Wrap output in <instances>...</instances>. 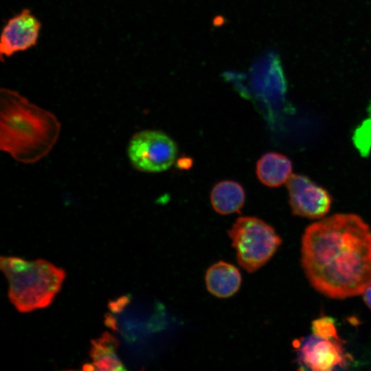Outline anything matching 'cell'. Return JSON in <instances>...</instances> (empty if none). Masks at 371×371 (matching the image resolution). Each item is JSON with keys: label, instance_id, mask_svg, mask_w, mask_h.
Returning a JSON list of instances; mask_svg holds the SVG:
<instances>
[{"label": "cell", "instance_id": "cell-1", "mask_svg": "<svg viewBox=\"0 0 371 371\" xmlns=\"http://www.w3.org/2000/svg\"><path fill=\"white\" fill-rule=\"evenodd\" d=\"M301 254L309 282L325 296L354 297L371 285V229L356 214H336L310 225Z\"/></svg>", "mask_w": 371, "mask_h": 371}, {"label": "cell", "instance_id": "cell-2", "mask_svg": "<svg viewBox=\"0 0 371 371\" xmlns=\"http://www.w3.org/2000/svg\"><path fill=\"white\" fill-rule=\"evenodd\" d=\"M0 115V148L19 162L41 160L58 141L57 117L16 91L1 89Z\"/></svg>", "mask_w": 371, "mask_h": 371}, {"label": "cell", "instance_id": "cell-3", "mask_svg": "<svg viewBox=\"0 0 371 371\" xmlns=\"http://www.w3.org/2000/svg\"><path fill=\"white\" fill-rule=\"evenodd\" d=\"M8 282V297L17 311L27 313L48 306L60 290L65 271L43 260L1 256Z\"/></svg>", "mask_w": 371, "mask_h": 371}, {"label": "cell", "instance_id": "cell-4", "mask_svg": "<svg viewBox=\"0 0 371 371\" xmlns=\"http://www.w3.org/2000/svg\"><path fill=\"white\" fill-rule=\"evenodd\" d=\"M228 235L238 265L249 273L265 265L282 243L271 225L254 216L238 218Z\"/></svg>", "mask_w": 371, "mask_h": 371}, {"label": "cell", "instance_id": "cell-5", "mask_svg": "<svg viewBox=\"0 0 371 371\" xmlns=\"http://www.w3.org/2000/svg\"><path fill=\"white\" fill-rule=\"evenodd\" d=\"M127 154L136 170L159 172L168 170L175 162L177 147L166 133L144 130L135 133L128 145Z\"/></svg>", "mask_w": 371, "mask_h": 371}, {"label": "cell", "instance_id": "cell-6", "mask_svg": "<svg viewBox=\"0 0 371 371\" xmlns=\"http://www.w3.org/2000/svg\"><path fill=\"white\" fill-rule=\"evenodd\" d=\"M301 369L329 371L347 365L348 355L341 339L322 338L312 335L295 345Z\"/></svg>", "mask_w": 371, "mask_h": 371}, {"label": "cell", "instance_id": "cell-7", "mask_svg": "<svg viewBox=\"0 0 371 371\" xmlns=\"http://www.w3.org/2000/svg\"><path fill=\"white\" fill-rule=\"evenodd\" d=\"M286 186L289 204L294 215L319 218L329 211L332 201L330 194L308 177L292 174Z\"/></svg>", "mask_w": 371, "mask_h": 371}, {"label": "cell", "instance_id": "cell-8", "mask_svg": "<svg viewBox=\"0 0 371 371\" xmlns=\"http://www.w3.org/2000/svg\"><path fill=\"white\" fill-rule=\"evenodd\" d=\"M41 29V23L28 8L23 9L10 18L1 34V60L35 46L39 38Z\"/></svg>", "mask_w": 371, "mask_h": 371}, {"label": "cell", "instance_id": "cell-9", "mask_svg": "<svg viewBox=\"0 0 371 371\" xmlns=\"http://www.w3.org/2000/svg\"><path fill=\"white\" fill-rule=\"evenodd\" d=\"M242 276L234 265L218 261L211 265L205 273L207 291L218 298L232 297L239 290Z\"/></svg>", "mask_w": 371, "mask_h": 371}, {"label": "cell", "instance_id": "cell-10", "mask_svg": "<svg viewBox=\"0 0 371 371\" xmlns=\"http://www.w3.org/2000/svg\"><path fill=\"white\" fill-rule=\"evenodd\" d=\"M256 175L262 183L278 187L287 182L292 175L291 161L278 153H267L256 164Z\"/></svg>", "mask_w": 371, "mask_h": 371}, {"label": "cell", "instance_id": "cell-11", "mask_svg": "<svg viewBox=\"0 0 371 371\" xmlns=\"http://www.w3.org/2000/svg\"><path fill=\"white\" fill-rule=\"evenodd\" d=\"M119 342L109 333H104L91 341L89 356L94 370L101 371L125 370L124 365L118 357L116 350Z\"/></svg>", "mask_w": 371, "mask_h": 371}, {"label": "cell", "instance_id": "cell-12", "mask_svg": "<svg viewBox=\"0 0 371 371\" xmlns=\"http://www.w3.org/2000/svg\"><path fill=\"white\" fill-rule=\"evenodd\" d=\"M214 210L221 214L240 213L245 201L244 188L233 181H222L216 183L210 194Z\"/></svg>", "mask_w": 371, "mask_h": 371}, {"label": "cell", "instance_id": "cell-13", "mask_svg": "<svg viewBox=\"0 0 371 371\" xmlns=\"http://www.w3.org/2000/svg\"><path fill=\"white\" fill-rule=\"evenodd\" d=\"M370 107V117L357 128L353 137L355 146L363 155L368 154L371 147V106Z\"/></svg>", "mask_w": 371, "mask_h": 371}, {"label": "cell", "instance_id": "cell-14", "mask_svg": "<svg viewBox=\"0 0 371 371\" xmlns=\"http://www.w3.org/2000/svg\"><path fill=\"white\" fill-rule=\"evenodd\" d=\"M313 334L322 338L341 339L338 336L334 319L330 317H322L312 322Z\"/></svg>", "mask_w": 371, "mask_h": 371}, {"label": "cell", "instance_id": "cell-15", "mask_svg": "<svg viewBox=\"0 0 371 371\" xmlns=\"http://www.w3.org/2000/svg\"><path fill=\"white\" fill-rule=\"evenodd\" d=\"M363 300L366 305L371 309V285H370L363 293Z\"/></svg>", "mask_w": 371, "mask_h": 371}]
</instances>
